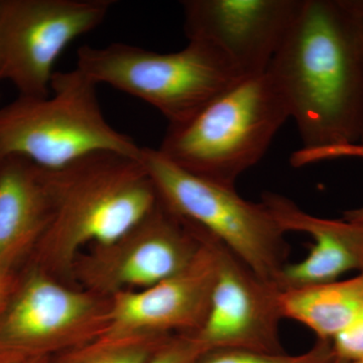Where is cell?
<instances>
[{
	"mask_svg": "<svg viewBox=\"0 0 363 363\" xmlns=\"http://www.w3.org/2000/svg\"><path fill=\"white\" fill-rule=\"evenodd\" d=\"M304 150L360 143L363 0H303L267 70Z\"/></svg>",
	"mask_w": 363,
	"mask_h": 363,
	"instance_id": "1",
	"label": "cell"
},
{
	"mask_svg": "<svg viewBox=\"0 0 363 363\" xmlns=\"http://www.w3.org/2000/svg\"><path fill=\"white\" fill-rule=\"evenodd\" d=\"M47 173L51 220L28 262L52 276L73 269L86 245H111L130 233L160 199L140 159L117 152H96Z\"/></svg>",
	"mask_w": 363,
	"mask_h": 363,
	"instance_id": "2",
	"label": "cell"
},
{
	"mask_svg": "<svg viewBox=\"0 0 363 363\" xmlns=\"http://www.w3.org/2000/svg\"><path fill=\"white\" fill-rule=\"evenodd\" d=\"M289 118L283 97L264 72L243 78L186 123L169 125L157 150L196 176L235 187Z\"/></svg>",
	"mask_w": 363,
	"mask_h": 363,
	"instance_id": "3",
	"label": "cell"
},
{
	"mask_svg": "<svg viewBox=\"0 0 363 363\" xmlns=\"http://www.w3.org/2000/svg\"><path fill=\"white\" fill-rule=\"evenodd\" d=\"M142 147L105 119L97 85L77 68L56 72L48 96L0 106V159L25 157L57 171L96 152L140 159Z\"/></svg>",
	"mask_w": 363,
	"mask_h": 363,
	"instance_id": "4",
	"label": "cell"
},
{
	"mask_svg": "<svg viewBox=\"0 0 363 363\" xmlns=\"http://www.w3.org/2000/svg\"><path fill=\"white\" fill-rule=\"evenodd\" d=\"M95 84H105L157 109L169 125L186 123L245 76L213 45L188 40L180 51L160 52L130 44L84 45L77 66Z\"/></svg>",
	"mask_w": 363,
	"mask_h": 363,
	"instance_id": "5",
	"label": "cell"
},
{
	"mask_svg": "<svg viewBox=\"0 0 363 363\" xmlns=\"http://www.w3.org/2000/svg\"><path fill=\"white\" fill-rule=\"evenodd\" d=\"M140 159L162 201L220 241L259 278L276 286L288 264L289 247L285 231L264 203L248 201L235 187L180 168L157 149L142 147Z\"/></svg>",
	"mask_w": 363,
	"mask_h": 363,
	"instance_id": "6",
	"label": "cell"
},
{
	"mask_svg": "<svg viewBox=\"0 0 363 363\" xmlns=\"http://www.w3.org/2000/svg\"><path fill=\"white\" fill-rule=\"evenodd\" d=\"M109 298L72 290L28 264L0 309V363H26L104 335Z\"/></svg>",
	"mask_w": 363,
	"mask_h": 363,
	"instance_id": "7",
	"label": "cell"
},
{
	"mask_svg": "<svg viewBox=\"0 0 363 363\" xmlns=\"http://www.w3.org/2000/svg\"><path fill=\"white\" fill-rule=\"evenodd\" d=\"M111 0H0V82L18 96L51 93L55 65L71 43L104 23Z\"/></svg>",
	"mask_w": 363,
	"mask_h": 363,
	"instance_id": "8",
	"label": "cell"
},
{
	"mask_svg": "<svg viewBox=\"0 0 363 363\" xmlns=\"http://www.w3.org/2000/svg\"><path fill=\"white\" fill-rule=\"evenodd\" d=\"M201 245L199 227L160 198L154 210L130 233L78 257L73 267L90 292L111 298L175 276L193 262Z\"/></svg>",
	"mask_w": 363,
	"mask_h": 363,
	"instance_id": "9",
	"label": "cell"
},
{
	"mask_svg": "<svg viewBox=\"0 0 363 363\" xmlns=\"http://www.w3.org/2000/svg\"><path fill=\"white\" fill-rule=\"evenodd\" d=\"M216 255V279L209 311L195 334L208 351L245 350L279 353V323L284 319L281 291L210 234Z\"/></svg>",
	"mask_w": 363,
	"mask_h": 363,
	"instance_id": "10",
	"label": "cell"
},
{
	"mask_svg": "<svg viewBox=\"0 0 363 363\" xmlns=\"http://www.w3.org/2000/svg\"><path fill=\"white\" fill-rule=\"evenodd\" d=\"M181 4L188 40L213 45L247 77L267 72L303 0H186Z\"/></svg>",
	"mask_w": 363,
	"mask_h": 363,
	"instance_id": "11",
	"label": "cell"
},
{
	"mask_svg": "<svg viewBox=\"0 0 363 363\" xmlns=\"http://www.w3.org/2000/svg\"><path fill=\"white\" fill-rule=\"evenodd\" d=\"M199 229L201 247L186 269L149 288L109 298L104 335L196 334L201 329L209 311L217 262L209 235Z\"/></svg>",
	"mask_w": 363,
	"mask_h": 363,
	"instance_id": "12",
	"label": "cell"
},
{
	"mask_svg": "<svg viewBox=\"0 0 363 363\" xmlns=\"http://www.w3.org/2000/svg\"><path fill=\"white\" fill-rule=\"evenodd\" d=\"M262 202L286 233H306L314 241L304 259L286 264L279 274L276 286L281 292L330 283L347 272L362 271V224L314 216L276 193H264Z\"/></svg>",
	"mask_w": 363,
	"mask_h": 363,
	"instance_id": "13",
	"label": "cell"
},
{
	"mask_svg": "<svg viewBox=\"0 0 363 363\" xmlns=\"http://www.w3.org/2000/svg\"><path fill=\"white\" fill-rule=\"evenodd\" d=\"M51 216L47 171L25 157L0 159V272L23 269Z\"/></svg>",
	"mask_w": 363,
	"mask_h": 363,
	"instance_id": "14",
	"label": "cell"
},
{
	"mask_svg": "<svg viewBox=\"0 0 363 363\" xmlns=\"http://www.w3.org/2000/svg\"><path fill=\"white\" fill-rule=\"evenodd\" d=\"M284 319L304 325L318 340L332 341L363 307V272L354 278L283 291Z\"/></svg>",
	"mask_w": 363,
	"mask_h": 363,
	"instance_id": "15",
	"label": "cell"
},
{
	"mask_svg": "<svg viewBox=\"0 0 363 363\" xmlns=\"http://www.w3.org/2000/svg\"><path fill=\"white\" fill-rule=\"evenodd\" d=\"M169 337L157 334H105L74 348L59 363H145Z\"/></svg>",
	"mask_w": 363,
	"mask_h": 363,
	"instance_id": "16",
	"label": "cell"
},
{
	"mask_svg": "<svg viewBox=\"0 0 363 363\" xmlns=\"http://www.w3.org/2000/svg\"><path fill=\"white\" fill-rule=\"evenodd\" d=\"M336 357L331 341L318 340L316 345L298 355L245 350L207 351L197 363H334Z\"/></svg>",
	"mask_w": 363,
	"mask_h": 363,
	"instance_id": "17",
	"label": "cell"
},
{
	"mask_svg": "<svg viewBox=\"0 0 363 363\" xmlns=\"http://www.w3.org/2000/svg\"><path fill=\"white\" fill-rule=\"evenodd\" d=\"M343 157H362L363 159L362 143L344 145L324 150L300 149L291 156L290 162L293 167L301 168L315 162L329 161V160L343 159ZM344 219L357 222L363 225V206L348 210L343 215Z\"/></svg>",
	"mask_w": 363,
	"mask_h": 363,
	"instance_id": "18",
	"label": "cell"
},
{
	"mask_svg": "<svg viewBox=\"0 0 363 363\" xmlns=\"http://www.w3.org/2000/svg\"><path fill=\"white\" fill-rule=\"evenodd\" d=\"M195 334L169 337L145 363H197L207 352Z\"/></svg>",
	"mask_w": 363,
	"mask_h": 363,
	"instance_id": "19",
	"label": "cell"
},
{
	"mask_svg": "<svg viewBox=\"0 0 363 363\" xmlns=\"http://www.w3.org/2000/svg\"><path fill=\"white\" fill-rule=\"evenodd\" d=\"M331 343L338 359L351 362L363 358V307Z\"/></svg>",
	"mask_w": 363,
	"mask_h": 363,
	"instance_id": "20",
	"label": "cell"
},
{
	"mask_svg": "<svg viewBox=\"0 0 363 363\" xmlns=\"http://www.w3.org/2000/svg\"><path fill=\"white\" fill-rule=\"evenodd\" d=\"M18 272H0V309L11 295V291L18 281Z\"/></svg>",
	"mask_w": 363,
	"mask_h": 363,
	"instance_id": "21",
	"label": "cell"
},
{
	"mask_svg": "<svg viewBox=\"0 0 363 363\" xmlns=\"http://www.w3.org/2000/svg\"><path fill=\"white\" fill-rule=\"evenodd\" d=\"M26 363H50L49 359L48 358H42V359H35L33 360V362H26Z\"/></svg>",
	"mask_w": 363,
	"mask_h": 363,
	"instance_id": "22",
	"label": "cell"
},
{
	"mask_svg": "<svg viewBox=\"0 0 363 363\" xmlns=\"http://www.w3.org/2000/svg\"><path fill=\"white\" fill-rule=\"evenodd\" d=\"M348 363H363V358H360V359L354 360V362H351Z\"/></svg>",
	"mask_w": 363,
	"mask_h": 363,
	"instance_id": "23",
	"label": "cell"
},
{
	"mask_svg": "<svg viewBox=\"0 0 363 363\" xmlns=\"http://www.w3.org/2000/svg\"><path fill=\"white\" fill-rule=\"evenodd\" d=\"M334 363H348L347 362H344V360L338 359V358H336L335 362Z\"/></svg>",
	"mask_w": 363,
	"mask_h": 363,
	"instance_id": "24",
	"label": "cell"
},
{
	"mask_svg": "<svg viewBox=\"0 0 363 363\" xmlns=\"http://www.w3.org/2000/svg\"><path fill=\"white\" fill-rule=\"evenodd\" d=\"M359 143H362V145H363V133H362V140H360Z\"/></svg>",
	"mask_w": 363,
	"mask_h": 363,
	"instance_id": "25",
	"label": "cell"
},
{
	"mask_svg": "<svg viewBox=\"0 0 363 363\" xmlns=\"http://www.w3.org/2000/svg\"><path fill=\"white\" fill-rule=\"evenodd\" d=\"M363 272V269H362V272Z\"/></svg>",
	"mask_w": 363,
	"mask_h": 363,
	"instance_id": "26",
	"label": "cell"
}]
</instances>
